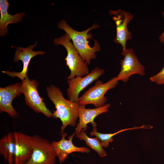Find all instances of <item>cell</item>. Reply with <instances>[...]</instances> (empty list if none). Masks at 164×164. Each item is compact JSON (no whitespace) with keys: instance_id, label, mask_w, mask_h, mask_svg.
Instances as JSON below:
<instances>
[{"instance_id":"cell-7","label":"cell","mask_w":164,"mask_h":164,"mask_svg":"<svg viewBox=\"0 0 164 164\" xmlns=\"http://www.w3.org/2000/svg\"><path fill=\"white\" fill-rule=\"evenodd\" d=\"M109 13L116 26V36L114 41L118 44H120L123 48L122 51H124L127 49V41L132 38V33L128 30L127 26L133 19V16L130 12L120 9L110 10Z\"/></svg>"},{"instance_id":"cell-19","label":"cell","mask_w":164,"mask_h":164,"mask_svg":"<svg viewBox=\"0 0 164 164\" xmlns=\"http://www.w3.org/2000/svg\"><path fill=\"white\" fill-rule=\"evenodd\" d=\"M150 80L159 85L164 84V67L158 73L151 77Z\"/></svg>"},{"instance_id":"cell-16","label":"cell","mask_w":164,"mask_h":164,"mask_svg":"<svg viewBox=\"0 0 164 164\" xmlns=\"http://www.w3.org/2000/svg\"><path fill=\"white\" fill-rule=\"evenodd\" d=\"M0 154L8 164H14L15 143L13 132L8 133L0 139Z\"/></svg>"},{"instance_id":"cell-11","label":"cell","mask_w":164,"mask_h":164,"mask_svg":"<svg viewBox=\"0 0 164 164\" xmlns=\"http://www.w3.org/2000/svg\"><path fill=\"white\" fill-rule=\"evenodd\" d=\"M15 143L14 164H22L30 158L33 150L32 136L20 132H13Z\"/></svg>"},{"instance_id":"cell-12","label":"cell","mask_w":164,"mask_h":164,"mask_svg":"<svg viewBox=\"0 0 164 164\" xmlns=\"http://www.w3.org/2000/svg\"><path fill=\"white\" fill-rule=\"evenodd\" d=\"M22 82H17L14 84L0 88V111L5 112L13 118L18 114L12 105L13 100L20 95Z\"/></svg>"},{"instance_id":"cell-14","label":"cell","mask_w":164,"mask_h":164,"mask_svg":"<svg viewBox=\"0 0 164 164\" xmlns=\"http://www.w3.org/2000/svg\"><path fill=\"white\" fill-rule=\"evenodd\" d=\"M110 106V104L108 103L99 108L87 109L85 105H80L79 122L76 128L75 134L77 135L81 132H85L87 129V124L90 123L93 127H97V124L94 121L95 118L99 115L108 112Z\"/></svg>"},{"instance_id":"cell-18","label":"cell","mask_w":164,"mask_h":164,"mask_svg":"<svg viewBox=\"0 0 164 164\" xmlns=\"http://www.w3.org/2000/svg\"><path fill=\"white\" fill-rule=\"evenodd\" d=\"M76 135L77 138L84 141L86 145L96 152L100 157L103 158L107 156L106 151L103 149L100 141L97 138H90L84 132H81Z\"/></svg>"},{"instance_id":"cell-2","label":"cell","mask_w":164,"mask_h":164,"mask_svg":"<svg viewBox=\"0 0 164 164\" xmlns=\"http://www.w3.org/2000/svg\"><path fill=\"white\" fill-rule=\"evenodd\" d=\"M57 26L59 29L63 30L69 36L80 55L87 64L90 63L91 60L96 58L95 53L100 50V46L98 41L94 39L93 46H90L88 39H92L93 37L91 33L88 32L91 30L99 28L98 24H94L91 27L80 32L73 29L63 19L60 21Z\"/></svg>"},{"instance_id":"cell-17","label":"cell","mask_w":164,"mask_h":164,"mask_svg":"<svg viewBox=\"0 0 164 164\" xmlns=\"http://www.w3.org/2000/svg\"><path fill=\"white\" fill-rule=\"evenodd\" d=\"M144 126L142 125L139 127H134L132 128L121 129L113 133L103 134L97 132L96 127H93V130L90 133V135L91 136H95L100 141L102 147L106 148L107 147L110 142L114 141L113 137L119 133L126 131L144 128Z\"/></svg>"},{"instance_id":"cell-6","label":"cell","mask_w":164,"mask_h":164,"mask_svg":"<svg viewBox=\"0 0 164 164\" xmlns=\"http://www.w3.org/2000/svg\"><path fill=\"white\" fill-rule=\"evenodd\" d=\"M32 137V154L29 159L22 164H55L56 155L51 142L38 135Z\"/></svg>"},{"instance_id":"cell-5","label":"cell","mask_w":164,"mask_h":164,"mask_svg":"<svg viewBox=\"0 0 164 164\" xmlns=\"http://www.w3.org/2000/svg\"><path fill=\"white\" fill-rule=\"evenodd\" d=\"M22 81L21 91L24 95L26 104L36 113H41L47 118H53V112L46 107L39 94L37 81L30 80L28 76Z\"/></svg>"},{"instance_id":"cell-9","label":"cell","mask_w":164,"mask_h":164,"mask_svg":"<svg viewBox=\"0 0 164 164\" xmlns=\"http://www.w3.org/2000/svg\"><path fill=\"white\" fill-rule=\"evenodd\" d=\"M104 70L96 67L88 74L84 77H76L67 80L68 87L67 94L69 100L78 102L80 92L104 74Z\"/></svg>"},{"instance_id":"cell-10","label":"cell","mask_w":164,"mask_h":164,"mask_svg":"<svg viewBox=\"0 0 164 164\" xmlns=\"http://www.w3.org/2000/svg\"><path fill=\"white\" fill-rule=\"evenodd\" d=\"M37 42H36L33 45H30L26 48L18 47L14 55V61L18 62L19 60L22 61L23 64V69L20 72L8 71H3L2 72L7 74L12 77H17L22 80L25 79L28 75V69L31 59L38 55H41L45 53L44 51H34L33 49L36 46Z\"/></svg>"},{"instance_id":"cell-4","label":"cell","mask_w":164,"mask_h":164,"mask_svg":"<svg viewBox=\"0 0 164 164\" xmlns=\"http://www.w3.org/2000/svg\"><path fill=\"white\" fill-rule=\"evenodd\" d=\"M118 84L116 77H114L107 82L103 83L100 80L96 81L95 85L92 86L79 98L80 105H86L92 104L96 108L103 106L107 101L105 95L107 91L116 87Z\"/></svg>"},{"instance_id":"cell-8","label":"cell","mask_w":164,"mask_h":164,"mask_svg":"<svg viewBox=\"0 0 164 164\" xmlns=\"http://www.w3.org/2000/svg\"><path fill=\"white\" fill-rule=\"evenodd\" d=\"M121 54L124 58L120 61L121 69L116 77L118 81L126 82L130 77L135 74L145 75V68L138 60L133 49H127L122 51Z\"/></svg>"},{"instance_id":"cell-13","label":"cell","mask_w":164,"mask_h":164,"mask_svg":"<svg viewBox=\"0 0 164 164\" xmlns=\"http://www.w3.org/2000/svg\"><path fill=\"white\" fill-rule=\"evenodd\" d=\"M67 135V132H63L61 134V138L60 140L51 142L60 163L64 162L68 155L72 152H79L89 153L90 152V149L87 147H78L74 145L72 140L76 135L74 132L68 137L67 140L65 139Z\"/></svg>"},{"instance_id":"cell-20","label":"cell","mask_w":164,"mask_h":164,"mask_svg":"<svg viewBox=\"0 0 164 164\" xmlns=\"http://www.w3.org/2000/svg\"><path fill=\"white\" fill-rule=\"evenodd\" d=\"M162 14L164 19V11H162ZM159 39L161 43L162 44L164 43V31L160 35Z\"/></svg>"},{"instance_id":"cell-1","label":"cell","mask_w":164,"mask_h":164,"mask_svg":"<svg viewBox=\"0 0 164 164\" xmlns=\"http://www.w3.org/2000/svg\"><path fill=\"white\" fill-rule=\"evenodd\" d=\"M46 90L48 97L56 108L53 112V118H59L62 122L60 133L62 134L68 126L76 125L80 104L78 102L65 98L62 92L56 86L52 85L48 86Z\"/></svg>"},{"instance_id":"cell-3","label":"cell","mask_w":164,"mask_h":164,"mask_svg":"<svg viewBox=\"0 0 164 164\" xmlns=\"http://www.w3.org/2000/svg\"><path fill=\"white\" fill-rule=\"evenodd\" d=\"M71 40L69 36L66 33L58 38H55L53 41L55 46L61 45L67 50V55L64 60L66 66L70 71V75L67 77V80L76 77H84L90 73L87 64L80 56Z\"/></svg>"},{"instance_id":"cell-15","label":"cell","mask_w":164,"mask_h":164,"mask_svg":"<svg viewBox=\"0 0 164 164\" xmlns=\"http://www.w3.org/2000/svg\"><path fill=\"white\" fill-rule=\"evenodd\" d=\"M10 5L7 0H0V35L2 37L7 35L8 25L10 23L19 22L25 15L24 13H16L12 15L8 12Z\"/></svg>"}]
</instances>
